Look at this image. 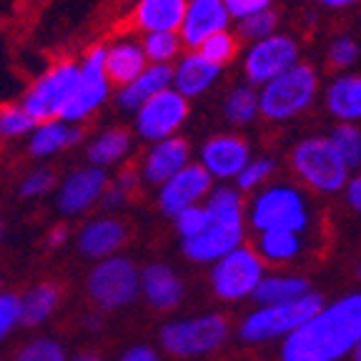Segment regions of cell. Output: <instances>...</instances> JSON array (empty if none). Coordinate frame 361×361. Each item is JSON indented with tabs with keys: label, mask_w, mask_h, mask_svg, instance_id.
I'll return each mask as SVG.
<instances>
[{
	"label": "cell",
	"mask_w": 361,
	"mask_h": 361,
	"mask_svg": "<svg viewBox=\"0 0 361 361\" xmlns=\"http://www.w3.org/2000/svg\"><path fill=\"white\" fill-rule=\"evenodd\" d=\"M361 341V291L324 304L279 346L281 361H344Z\"/></svg>",
	"instance_id": "1"
},
{
	"label": "cell",
	"mask_w": 361,
	"mask_h": 361,
	"mask_svg": "<svg viewBox=\"0 0 361 361\" xmlns=\"http://www.w3.org/2000/svg\"><path fill=\"white\" fill-rule=\"evenodd\" d=\"M203 209L209 224L196 238L180 241V251L193 264H216L246 238V206L241 193L224 183L209 193Z\"/></svg>",
	"instance_id": "2"
},
{
	"label": "cell",
	"mask_w": 361,
	"mask_h": 361,
	"mask_svg": "<svg viewBox=\"0 0 361 361\" xmlns=\"http://www.w3.org/2000/svg\"><path fill=\"white\" fill-rule=\"evenodd\" d=\"M246 219L256 233H304L311 226L309 198L301 188L291 186V183H266L248 203Z\"/></svg>",
	"instance_id": "3"
},
{
	"label": "cell",
	"mask_w": 361,
	"mask_h": 361,
	"mask_svg": "<svg viewBox=\"0 0 361 361\" xmlns=\"http://www.w3.org/2000/svg\"><path fill=\"white\" fill-rule=\"evenodd\" d=\"M324 306V296L316 291H309L306 296L288 304H271V306H256L251 314H246L238 324L236 334L238 341L243 344H269L279 341L293 334L301 324H306L316 311Z\"/></svg>",
	"instance_id": "4"
},
{
	"label": "cell",
	"mask_w": 361,
	"mask_h": 361,
	"mask_svg": "<svg viewBox=\"0 0 361 361\" xmlns=\"http://www.w3.org/2000/svg\"><path fill=\"white\" fill-rule=\"evenodd\" d=\"M319 96V73L309 63H296L286 73L261 85L259 90V116L274 123H286L309 111Z\"/></svg>",
	"instance_id": "5"
},
{
	"label": "cell",
	"mask_w": 361,
	"mask_h": 361,
	"mask_svg": "<svg viewBox=\"0 0 361 361\" xmlns=\"http://www.w3.org/2000/svg\"><path fill=\"white\" fill-rule=\"evenodd\" d=\"M231 336L228 319L221 314H198L188 319H176L169 322L158 338L166 354L178 356V359H196V356H209L219 351Z\"/></svg>",
	"instance_id": "6"
},
{
	"label": "cell",
	"mask_w": 361,
	"mask_h": 361,
	"mask_svg": "<svg viewBox=\"0 0 361 361\" xmlns=\"http://www.w3.org/2000/svg\"><path fill=\"white\" fill-rule=\"evenodd\" d=\"M291 169L301 183L324 196L341 193L351 178V171L336 156L326 135H311L296 143L291 151Z\"/></svg>",
	"instance_id": "7"
},
{
	"label": "cell",
	"mask_w": 361,
	"mask_h": 361,
	"mask_svg": "<svg viewBox=\"0 0 361 361\" xmlns=\"http://www.w3.org/2000/svg\"><path fill=\"white\" fill-rule=\"evenodd\" d=\"M88 296L103 311H118L141 296V269L126 256L96 261L88 274Z\"/></svg>",
	"instance_id": "8"
},
{
	"label": "cell",
	"mask_w": 361,
	"mask_h": 361,
	"mask_svg": "<svg viewBox=\"0 0 361 361\" xmlns=\"http://www.w3.org/2000/svg\"><path fill=\"white\" fill-rule=\"evenodd\" d=\"M264 276L266 264L254 251V246H246V243L211 264V288L216 299L228 301V304L254 299V291Z\"/></svg>",
	"instance_id": "9"
},
{
	"label": "cell",
	"mask_w": 361,
	"mask_h": 361,
	"mask_svg": "<svg viewBox=\"0 0 361 361\" xmlns=\"http://www.w3.org/2000/svg\"><path fill=\"white\" fill-rule=\"evenodd\" d=\"M80 83V68L73 61H63L45 71L38 80L28 88L25 98L20 101V108L28 113L35 123L53 121L61 116L66 103L75 93Z\"/></svg>",
	"instance_id": "10"
},
{
	"label": "cell",
	"mask_w": 361,
	"mask_h": 361,
	"mask_svg": "<svg viewBox=\"0 0 361 361\" xmlns=\"http://www.w3.org/2000/svg\"><path fill=\"white\" fill-rule=\"evenodd\" d=\"M78 68L80 83L71 96V101L66 103V108L61 111V116H58L61 121L73 126L93 116L111 96V80L106 75V45H93L85 53L83 63H78Z\"/></svg>",
	"instance_id": "11"
},
{
	"label": "cell",
	"mask_w": 361,
	"mask_h": 361,
	"mask_svg": "<svg viewBox=\"0 0 361 361\" xmlns=\"http://www.w3.org/2000/svg\"><path fill=\"white\" fill-rule=\"evenodd\" d=\"M301 58L299 40L288 33H274L269 38L259 40V43L248 45L246 56H243V75L246 83L261 88V85L271 83L281 73H286L288 68H293Z\"/></svg>",
	"instance_id": "12"
},
{
	"label": "cell",
	"mask_w": 361,
	"mask_h": 361,
	"mask_svg": "<svg viewBox=\"0 0 361 361\" xmlns=\"http://www.w3.org/2000/svg\"><path fill=\"white\" fill-rule=\"evenodd\" d=\"M188 113H191V106L186 98L178 96L173 88H166L135 111V133L148 143L173 138L178 135L180 126L188 121Z\"/></svg>",
	"instance_id": "13"
},
{
	"label": "cell",
	"mask_w": 361,
	"mask_h": 361,
	"mask_svg": "<svg viewBox=\"0 0 361 361\" xmlns=\"http://www.w3.org/2000/svg\"><path fill=\"white\" fill-rule=\"evenodd\" d=\"M214 191V178L196 164H188L186 169H180L173 178H169L166 183L158 186V209L161 214L173 219L180 211L198 206L201 201L209 198V193Z\"/></svg>",
	"instance_id": "14"
},
{
	"label": "cell",
	"mask_w": 361,
	"mask_h": 361,
	"mask_svg": "<svg viewBox=\"0 0 361 361\" xmlns=\"http://www.w3.org/2000/svg\"><path fill=\"white\" fill-rule=\"evenodd\" d=\"M251 158L246 138L238 133H216L198 151V166L214 180H233Z\"/></svg>",
	"instance_id": "15"
},
{
	"label": "cell",
	"mask_w": 361,
	"mask_h": 361,
	"mask_svg": "<svg viewBox=\"0 0 361 361\" xmlns=\"http://www.w3.org/2000/svg\"><path fill=\"white\" fill-rule=\"evenodd\" d=\"M108 176L96 166H83L61 180L56 193V206L63 216L85 214L90 206H96L108 188Z\"/></svg>",
	"instance_id": "16"
},
{
	"label": "cell",
	"mask_w": 361,
	"mask_h": 361,
	"mask_svg": "<svg viewBox=\"0 0 361 361\" xmlns=\"http://www.w3.org/2000/svg\"><path fill=\"white\" fill-rule=\"evenodd\" d=\"M224 30H231V18L226 13L224 0H188L183 23L178 28L180 45L198 51L203 40Z\"/></svg>",
	"instance_id": "17"
},
{
	"label": "cell",
	"mask_w": 361,
	"mask_h": 361,
	"mask_svg": "<svg viewBox=\"0 0 361 361\" xmlns=\"http://www.w3.org/2000/svg\"><path fill=\"white\" fill-rule=\"evenodd\" d=\"M188 164H191V146L186 138L173 135L166 141L151 143L148 153L143 156L141 176L153 186H161L169 178H173L180 169H186Z\"/></svg>",
	"instance_id": "18"
},
{
	"label": "cell",
	"mask_w": 361,
	"mask_h": 361,
	"mask_svg": "<svg viewBox=\"0 0 361 361\" xmlns=\"http://www.w3.org/2000/svg\"><path fill=\"white\" fill-rule=\"evenodd\" d=\"M126 238H128V231H126V226L118 219L98 216V219L80 226L75 243H78V251L85 259L103 261L111 259V256H118Z\"/></svg>",
	"instance_id": "19"
},
{
	"label": "cell",
	"mask_w": 361,
	"mask_h": 361,
	"mask_svg": "<svg viewBox=\"0 0 361 361\" xmlns=\"http://www.w3.org/2000/svg\"><path fill=\"white\" fill-rule=\"evenodd\" d=\"M171 68H173L171 88H173L178 96L186 98V101L198 98V96H203L206 90H211L216 85V80L221 78V73H224V68L209 63L198 51H188L186 56H180L178 63Z\"/></svg>",
	"instance_id": "20"
},
{
	"label": "cell",
	"mask_w": 361,
	"mask_h": 361,
	"mask_svg": "<svg viewBox=\"0 0 361 361\" xmlns=\"http://www.w3.org/2000/svg\"><path fill=\"white\" fill-rule=\"evenodd\" d=\"M183 281L169 264H148L141 269V293L158 311H171L183 299Z\"/></svg>",
	"instance_id": "21"
},
{
	"label": "cell",
	"mask_w": 361,
	"mask_h": 361,
	"mask_svg": "<svg viewBox=\"0 0 361 361\" xmlns=\"http://www.w3.org/2000/svg\"><path fill=\"white\" fill-rule=\"evenodd\" d=\"M326 111L338 123H356L361 121V73L346 71L331 78L326 85Z\"/></svg>",
	"instance_id": "22"
},
{
	"label": "cell",
	"mask_w": 361,
	"mask_h": 361,
	"mask_svg": "<svg viewBox=\"0 0 361 361\" xmlns=\"http://www.w3.org/2000/svg\"><path fill=\"white\" fill-rule=\"evenodd\" d=\"M188 0H138L133 11L135 28L146 33H178Z\"/></svg>",
	"instance_id": "23"
},
{
	"label": "cell",
	"mask_w": 361,
	"mask_h": 361,
	"mask_svg": "<svg viewBox=\"0 0 361 361\" xmlns=\"http://www.w3.org/2000/svg\"><path fill=\"white\" fill-rule=\"evenodd\" d=\"M146 68L148 61L141 43H135L130 38H121L116 43L106 45V75L118 88L130 83L133 78H138Z\"/></svg>",
	"instance_id": "24"
},
{
	"label": "cell",
	"mask_w": 361,
	"mask_h": 361,
	"mask_svg": "<svg viewBox=\"0 0 361 361\" xmlns=\"http://www.w3.org/2000/svg\"><path fill=\"white\" fill-rule=\"evenodd\" d=\"M171 75H173V68L171 66H151L143 71L138 78H133L130 83L121 85L118 93H116V101L123 111H138L146 101H151L153 96H158L161 90L171 88Z\"/></svg>",
	"instance_id": "25"
},
{
	"label": "cell",
	"mask_w": 361,
	"mask_h": 361,
	"mask_svg": "<svg viewBox=\"0 0 361 361\" xmlns=\"http://www.w3.org/2000/svg\"><path fill=\"white\" fill-rule=\"evenodd\" d=\"M80 138H83L80 126L53 118V121H43V123H35V128L30 130L28 148L33 156L51 158V156H56V153L66 151V148L75 146Z\"/></svg>",
	"instance_id": "26"
},
{
	"label": "cell",
	"mask_w": 361,
	"mask_h": 361,
	"mask_svg": "<svg viewBox=\"0 0 361 361\" xmlns=\"http://www.w3.org/2000/svg\"><path fill=\"white\" fill-rule=\"evenodd\" d=\"M311 288V281L301 274H266L261 279L259 288L254 291V301L259 306L271 304H288L301 296H306Z\"/></svg>",
	"instance_id": "27"
},
{
	"label": "cell",
	"mask_w": 361,
	"mask_h": 361,
	"mask_svg": "<svg viewBox=\"0 0 361 361\" xmlns=\"http://www.w3.org/2000/svg\"><path fill=\"white\" fill-rule=\"evenodd\" d=\"M304 233L291 231H266L259 233L254 251L261 256L264 264H293L304 254Z\"/></svg>",
	"instance_id": "28"
},
{
	"label": "cell",
	"mask_w": 361,
	"mask_h": 361,
	"mask_svg": "<svg viewBox=\"0 0 361 361\" xmlns=\"http://www.w3.org/2000/svg\"><path fill=\"white\" fill-rule=\"evenodd\" d=\"M130 151V135L123 128H108L98 133L93 141L85 146V156H88L90 166L106 171L108 166L118 164L128 156Z\"/></svg>",
	"instance_id": "29"
},
{
	"label": "cell",
	"mask_w": 361,
	"mask_h": 361,
	"mask_svg": "<svg viewBox=\"0 0 361 361\" xmlns=\"http://www.w3.org/2000/svg\"><path fill=\"white\" fill-rule=\"evenodd\" d=\"M58 304H61V291L53 283H38V286L28 288L20 296V324L38 326V324L48 322L56 314Z\"/></svg>",
	"instance_id": "30"
},
{
	"label": "cell",
	"mask_w": 361,
	"mask_h": 361,
	"mask_svg": "<svg viewBox=\"0 0 361 361\" xmlns=\"http://www.w3.org/2000/svg\"><path fill=\"white\" fill-rule=\"evenodd\" d=\"M224 118L236 128H246L259 118V90L254 85H236L224 101Z\"/></svg>",
	"instance_id": "31"
},
{
	"label": "cell",
	"mask_w": 361,
	"mask_h": 361,
	"mask_svg": "<svg viewBox=\"0 0 361 361\" xmlns=\"http://www.w3.org/2000/svg\"><path fill=\"white\" fill-rule=\"evenodd\" d=\"M336 156L349 171L361 169V128L356 123H336L326 135Z\"/></svg>",
	"instance_id": "32"
},
{
	"label": "cell",
	"mask_w": 361,
	"mask_h": 361,
	"mask_svg": "<svg viewBox=\"0 0 361 361\" xmlns=\"http://www.w3.org/2000/svg\"><path fill=\"white\" fill-rule=\"evenodd\" d=\"M141 48L151 66H171L180 56V38L178 33H146Z\"/></svg>",
	"instance_id": "33"
},
{
	"label": "cell",
	"mask_w": 361,
	"mask_h": 361,
	"mask_svg": "<svg viewBox=\"0 0 361 361\" xmlns=\"http://www.w3.org/2000/svg\"><path fill=\"white\" fill-rule=\"evenodd\" d=\"M276 171V164H274V158L269 156H259V158H251L243 171L236 176V191L238 193H248V191H259L269 183V178L274 176Z\"/></svg>",
	"instance_id": "34"
},
{
	"label": "cell",
	"mask_w": 361,
	"mask_h": 361,
	"mask_svg": "<svg viewBox=\"0 0 361 361\" xmlns=\"http://www.w3.org/2000/svg\"><path fill=\"white\" fill-rule=\"evenodd\" d=\"M279 28V16L276 11L271 8L266 13H259V16L243 18V20L236 23V38L238 40H248V43H259V40L274 35Z\"/></svg>",
	"instance_id": "35"
},
{
	"label": "cell",
	"mask_w": 361,
	"mask_h": 361,
	"mask_svg": "<svg viewBox=\"0 0 361 361\" xmlns=\"http://www.w3.org/2000/svg\"><path fill=\"white\" fill-rule=\"evenodd\" d=\"M198 53H201L209 63L224 68L226 63L231 61V58L238 53V38L231 33V30L216 33V35H211L209 40H203V43L198 45Z\"/></svg>",
	"instance_id": "36"
},
{
	"label": "cell",
	"mask_w": 361,
	"mask_h": 361,
	"mask_svg": "<svg viewBox=\"0 0 361 361\" xmlns=\"http://www.w3.org/2000/svg\"><path fill=\"white\" fill-rule=\"evenodd\" d=\"M13 361H68L66 349L53 336H38L23 346Z\"/></svg>",
	"instance_id": "37"
},
{
	"label": "cell",
	"mask_w": 361,
	"mask_h": 361,
	"mask_svg": "<svg viewBox=\"0 0 361 361\" xmlns=\"http://www.w3.org/2000/svg\"><path fill=\"white\" fill-rule=\"evenodd\" d=\"M359 58H361V48H359V43H356V38H351L349 33L336 35V38L331 40V45H329V63H331L336 71H341V73L351 71V68L359 63Z\"/></svg>",
	"instance_id": "38"
},
{
	"label": "cell",
	"mask_w": 361,
	"mask_h": 361,
	"mask_svg": "<svg viewBox=\"0 0 361 361\" xmlns=\"http://www.w3.org/2000/svg\"><path fill=\"white\" fill-rule=\"evenodd\" d=\"M35 128V121L20 106H8L0 111V135L3 138H18V135H30Z\"/></svg>",
	"instance_id": "39"
},
{
	"label": "cell",
	"mask_w": 361,
	"mask_h": 361,
	"mask_svg": "<svg viewBox=\"0 0 361 361\" xmlns=\"http://www.w3.org/2000/svg\"><path fill=\"white\" fill-rule=\"evenodd\" d=\"M209 224V216H206V209H203V203L198 206H191V209L180 211L178 216H173V226H176V233L180 236V241H188V238H196L198 233L206 228Z\"/></svg>",
	"instance_id": "40"
},
{
	"label": "cell",
	"mask_w": 361,
	"mask_h": 361,
	"mask_svg": "<svg viewBox=\"0 0 361 361\" xmlns=\"http://www.w3.org/2000/svg\"><path fill=\"white\" fill-rule=\"evenodd\" d=\"M20 326V296L13 291H0V341Z\"/></svg>",
	"instance_id": "41"
},
{
	"label": "cell",
	"mask_w": 361,
	"mask_h": 361,
	"mask_svg": "<svg viewBox=\"0 0 361 361\" xmlns=\"http://www.w3.org/2000/svg\"><path fill=\"white\" fill-rule=\"evenodd\" d=\"M226 13L231 20H243V18L259 16V13H266L274 8V0H224Z\"/></svg>",
	"instance_id": "42"
},
{
	"label": "cell",
	"mask_w": 361,
	"mask_h": 361,
	"mask_svg": "<svg viewBox=\"0 0 361 361\" xmlns=\"http://www.w3.org/2000/svg\"><path fill=\"white\" fill-rule=\"evenodd\" d=\"M53 188V173L45 169H38L28 173L20 183V196L23 198H40Z\"/></svg>",
	"instance_id": "43"
},
{
	"label": "cell",
	"mask_w": 361,
	"mask_h": 361,
	"mask_svg": "<svg viewBox=\"0 0 361 361\" xmlns=\"http://www.w3.org/2000/svg\"><path fill=\"white\" fill-rule=\"evenodd\" d=\"M344 196H346V206H349L354 214H361V173L351 176L344 186Z\"/></svg>",
	"instance_id": "44"
},
{
	"label": "cell",
	"mask_w": 361,
	"mask_h": 361,
	"mask_svg": "<svg viewBox=\"0 0 361 361\" xmlns=\"http://www.w3.org/2000/svg\"><path fill=\"white\" fill-rule=\"evenodd\" d=\"M118 361H161V359H158V351L153 346L135 344L130 349H126Z\"/></svg>",
	"instance_id": "45"
},
{
	"label": "cell",
	"mask_w": 361,
	"mask_h": 361,
	"mask_svg": "<svg viewBox=\"0 0 361 361\" xmlns=\"http://www.w3.org/2000/svg\"><path fill=\"white\" fill-rule=\"evenodd\" d=\"M319 6L324 8H334V11H341V8H351V6H359L361 0H316Z\"/></svg>",
	"instance_id": "46"
},
{
	"label": "cell",
	"mask_w": 361,
	"mask_h": 361,
	"mask_svg": "<svg viewBox=\"0 0 361 361\" xmlns=\"http://www.w3.org/2000/svg\"><path fill=\"white\" fill-rule=\"evenodd\" d=\"M66 238H68V228H66V226H56V228L51 231V236H48V243H51V246H61Z\"/></svg>",
	"instance_id": "47"
},
{
	"label": "cell",
	"mask_w": 361,
	"mask_h": 361,
	"mask_svg": "<svg viewBox=\"0 0 361 361\" xmlns=\"http://www.w3.org/2000/svg\"><path fill=\"white\" fill-rule=\"evenodd\" d=\"M71 361H101L96 354H80V356H75V359H71Z\"/></svg>",
	"instance_id": "48"
},
{
	"label": "cell",
	"mask_w": 361,
	"mask_h": 361,
	"mask_svg": "<svg viewBox=\"0 0 361 361\" xmlns=\"http://www.w3.org/2000/svg\"><path fill=\"white\" fill-rule=\"evenodd\" d=\"M351 361H361V341H359V344H356L354 354H351Z\"/></svg>",
	"instance_id": "49"
},
{
	"label": "cell",
	"mask_w": 361,
	"mask_h": 361,
	"mask_svg": "<svg viewBox=\"0 0 361 361\" xmlns=\"http://www.w3.org/2000/svg\"><path fill=\"white\" fill-rule=\"evenodd\" d=\"M354 276H356V279H361V261L354 266Z\"/></svg>",
	"instance_id": "50"
},
{
	"label": "cell",
	"mask_w": 361,
	"mask_h": 361,
	"mask_svg": "<svg viewBox=\"0 0 361 361\" xmlns=\"http://www.w3.org/2000/svg\"><path fill=\"white\" fill-rule=\"evenodd\" d=\"M0 236H3V226H0Z\"/></svg>",
	"instance_id": "51"
}]
</instances>
